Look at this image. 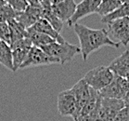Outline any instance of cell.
I'll list each match as a JSON object with an SVG mask.
<instances>
[{"mask_svg":"<svg viewBox=\"0 0 129 121\" xmlns=\"http://www.w3.org/2000/svg\"><path fill=\"white\" fill-rule=\"evenodd\" d=\"M80 42V51L84 62H86L91 53L99 50L102 47L109 46L118 49L120 44L110 38L106 29H92L79 22L73 26Z\"/></svg>","mask_w":129,"mask_h":121,"instance_id":"obj_1","label":"cell"},{"mask_svg":"<svg viewBox=\"0 0 129 121\" xmlns=\"http://www.w3.org/2000/svg\"><path fill=\"white\" fill-rule=\"evenodd\" d=\"M41 50L45 51L48 56L58 60L59 64L61 65H64L65 63L71 62L77 54L81 53L79 47L70 44L67 41L63 43L54 42L45 47H42Z\"/></svg>","mask_w":129,"mask_h":121,"instance_id":"obj_2","label":"cell"},{"mask_svg":"<svg viewBox=\"0 0 129 121\" xmlns=\"http://www.w3.org/2000/svg\"><path fill=\"white\" fill-rule=\"evenodd\" d=\"M113 77L114 74L109 66L100 65L89 70L85 74L84 80L90 88L100 92L111 84Z\"/></svg>","mask_w":129,"mask_h":121,"instance_id":"obj_3","label":"cell"},{"mask_svg":"<svg viewBox=\"0 0 129 121\" xmlns=\"http://www.w3.org/2000/svg\"><path fill=\"white\" fill-rule=\"evenodd\" d=\"M107 24L109 28L107 32L110 38L126 47L129 44V17L116 19Z\"/></svg>","mask_w":129,"mask_h":121,"instance_id":"obj_4","label":"cell"},{"mask_svg":"<svg viewBox=\"0 0 129 121\" xmlns=\"http://www.w3.org/2000/svg\"><path fill=\"white\" fill-rule=\"evenodd\" d=\"M124 107L123 100L101 98L98 110L99 121H113L119 111Z\"/></svg>","mask_w":129,"mask_h":121,"instance_id":"obj_5","label":"cell"},{"mask_svg":"<svg viewBox=\"0 0 129 121\" xmlns=\"http://www.w3.org/2000/svg\"><path fill=\"white\" fill-rule=\"evenodd\" d=\"M42 19V5L39 0H30L24 11L19 13L16 21L25 29L32 27L37 21Z\"/></svg>","mask_w":129,"mask_h":121,"instance_id":"obj_6","label":"cell"},{"mask_svg":"<svg viewBox=\"0 0 129 121\" xmlns=\"http://www.w3.org/2000/svg\"><path fill=\"white\" fill-rule=\"evenodd\" d=\"M128 90L129 83L127 79L114 75L113 80L111 82V84H109L105 89L100 91V94L101 98L123 100Z\"/></svg>","mask_w":129,"mask_h":121,"instance_id":"obj_7","label":"cell"},{"mask_svg":"<svg viewBox=\"0 0 129 121\" xmlns=\"http://www.w3.org/2000/svg\"><path fill=\"white\" fill-rule=\"evenodd\" d=\"M58 112L62 116H72L74 119L77 115V104L72 89L59 92L57 99Z\"/></svg>","mask_w":129,"mask_h":121,"instance_id":"obj_8","label":"cell"},{"mask_svg":"<svg viewBox=\"0 0 129 121\" xmlns=\"http://www.w3.org/2000/svg\"><path fill=\"white\" fill-rule=\"evenodd\" d=\"M56 63L59 64V62L58 60L48 56L40 47L33 46L30 50L28 55H27L26 60L21 65L20 69H25V68L35 67V66H41V65L56 64Z\"/></svg>","mask_w":129,"mask_h":121,"instance_id":"obj_9","label":"cell"},{"mask_svg":"<svg viewBox=\"0 0 129 121\" xmlns=\"http://www.w3.org/2000/svg\"><path fill=\"white\" fill-rule=\"evenodd\" d=\"M102 0H83L81 3L77 5L76 10L73 15V17L67 21L68 25L72 27L77 23L81 19L93 13H97V10Z\"/></svg>","mask_w":129,"mask_h":121,"instance_id":"obj_10","label":"cell"},{"mask_svg":"<svg viewBox=\"0 0 129 121\" xmlns=\"http://www.w3.org/2000/svg\"><path fill=\"white\" fill-rule=\"evenodd\" d=\"M72 91H73L75 100H76L77 104V115L76 117L73 120H75L80 115V112L82 108L85 105V103H87L88 99L90 97V89L91 88L86 84L84 78L80 79L78 82H76L73 86V88H71Z\"/></svg>","mask_w":129,"mask_h":121,"instance_id":"obj_11","label":"cell"},{"mask_svg":"<svg viewBox=\"0 0 129 121\" xmlns=\"http://www.w3.org/2000/svg\"><path fill=\"white\" fill-rule=\"evenodd\" d=\"M76 7L77 4L74 0H63L56 5H52V10L62 22H65L73 17Z\"/></svg>","mask_w":129,"mask_h":121,"instance_id":"obj_12","label":"cell"},{"mask_svg":"<svg viewBox=\"0 0 129 121\" xmlns=\"http://www.w3.org/2000/svg\"><path fill=\"white\" fill-rule=\"evenodd\" d=\"M109 67L116 76L123 78L129 77V50H125L119 57L115 58Z\"/></svg>","mask_w":129,"mask_h":121,"instance_id":"obj_13","label":"cell"},{"mask_svg":"<svg viewBox=\"0 0 129 121\" xmlns=\"http://www.w3.org/2000/svg\"><path fill=\"white\" fill-rule=\"evenodd\" d=\"M42 5V19L47 21L51 24V26L58 33H60L63 26V22L59 20L52 10V4L50 0H43L41 1Z\"/></svg>","mask_w":129,"mask_h":121,"instance_id":"obj_14","label":"cell"},{"mask_svg":"<svg viewBox=\"0 0 129 121\" xmlns=\"http://www.w3.org/2000/svg\"><path fill=\"white\" fill-rule=\"evenodd\" d=\"M31 28L34 29L35 31H37V32L42 33V34H44L46 36H49V37L54 39L58 43H63V42H65V39L60 36V34L57 32L56 30L51 26V24L47 21L44 20V19H40Z\"/></svg>","mask_w":129,"mask_h":121,"instance_id":"obj_15","label":"cell"},{"mask_svg":"<svg viewBox=\"0 0 129 121\" xmlns=\"http://www.w3.org/2000/svg\"><path fill=\"white\" fill-rule=\"evenodd\" d=\"M27 37L31 40L34 47H40V49L48 44L56 42L54 39L51 38V37L46 36V35L42 34V33L35 31L31 27L27 29Z\"/></svg>","mask_w":129,"mask_h":121,"instance_id":"obj_16","label":"cell"},{"mask_svg":"<svg viewBox=\"0 0 129 121\" xmlns=\"http://www.w3.org/2000/svg\"><path fill=\"white\" fill-rule=\"evenodd\" d=\"M10 33V44L27 37V29H25L21 23H19L16 19L8 22Z\"/></svg>","mask_w":129,"mask_h":121,"instance_id":"obj_17","label":"cell"},{"mask_svg":"<svg viewBox=\"0 0 129 121\" xmlns=\"http://www.w3.org/2000/svg\"><path fill=\"white\" fill-rule=\"evenodd\" d=\"M0 63L13 72L11 47L4 41H0Z\"/></svg>","mask_w":129,"mask_h":121,"instance_id":"obj_18","label":"cell"},{"mask_svg":"<svg viewBox=\"0 0 129 121\" xmlns=\"http://www.w3.org/2000/svg\"><path fill=\"white\" fill-rule=\"evenodd\" d=\"M124 17H129V1L123 3L112 13L102 17L101 21L103 23H109L110 21H114L116 19L124 18Z\"/></svg>","mask_w":129,"mask_h":121,"instance_id":"obj_19","label":"cell"},{"mask_svg":"<svg viewBox=\"0 0 129 121\" xmlns=\"http://www.w3.org/2000/svg\"><path fill=\"white\" fill-rule=\"evenodd\" d=\"M122 4L123 3L121 0H102V2L100 3V7L97 10V13L100 15L102 18L104 16H107V15L112 13Z\"/></svg>","mask_w":129,"mask_h":121,"instance_id":"obj_20","label":"cell"},{"mask_svg":"<svg viewBox=\"0 0 129 121\" xmlns=\"http://www.w3.org/2000/svg\"><path fill=\"white\" fill-rule=\"evenodd\" d=\"M31 49H15L12 50V62H13V72H17L21 65L26 60L27 55Z\"/></svg>","mask_w":129,"mask_h":121,"instance_id":"obj_21","label":"cell"},{"mask_svg":"<svg viewBox=\"0 0 129 121\" xmlns=\"http://www.w3.org/2000/svg\"><path fill=\"white\" fill-rule=\"evenodd\" d=\"M19 12L15 11L9 5H5L3 7H0V22L8 23L9 21L15 20L18 17Z\"/></svg>","mask_w":129,"mask_h":121,"instance_id":"obj_22","label":"cell"},{"mask_svg":"<svg viewBox=\"0 0 129 121\" xmlns=\"http://www.w3.org/2000/svg\"><path fill=\"white\" fill-rule=\"evenodd\" d=\"M5 2L19 13L24 11L28 7V2L26 0H5Z\"/></svg>","mask_w":129,"mask_h":121,"instance_id":"obj_23","label":"cell"},{"mask_svg":"<svg viewBox=\"0 0 129 121\" xmlns=\"http://www.w3.org/2000/svg\"><path fill=\"white\" fill-rule=\"evenodd\" d=\"M0 40L10 45V33L8 23L0 22Z\"/></svg>","mask_w":129,"mask_h":121,"instance_id":"obj_24","label":"cell"},{"mask_svg":"<svg viewBox=\"0 0 129 121\" xmlns=\"http://www.w3.org/2000/svg\"><path fill=\"white\" fill-rule=\"evenodd\" d=\"M113 121H129V107H123L120 110Z\"/></svg>","mask_w":129,"mask_h":121,"instance_id":"obj_25","label":"cell"},{"mask_svg":"<svg viewBox=\"0 0 129 121\" xmlns=\"http://www.w3.org/2000/svg\"><path fill=\"white\" fill-rule=\"evenodd\" d=\"M74 121H99L97 117L94 116H84V117H78Z\"/></svg>","mask_w":129,"mask_h":121,"instance_id":"obj_26","label":"cell"},{"mask_svg":"<svg viewBox=\"0 0 129 121\" xmlns=\"http://www.w3.org/2000/svg\"><path fill=\"white\" fill-rule=\"evenodd\" d=\"M123 103H124V107H129V90L126 93L125 97L123 98Z\"/></svg>","mask_w":129,"mask_h":121,"instance_id":"obj_27","label":"cell"},{"mask_svg":"<svg viewBox=\"0 0 129 121\" xmlns=\"http://www.w3.org/2000/svg\"><path fill=\"white\" fill-rule=\"evenodd\" d=\"M50 1H51V4H52V5H56V4L61 2L63 0H50Z\"/></svg>","mask_w":129,"mask_h":121,"instance_id":"obj_28","label":"cell"},{"mask_svg":"<svg viewBox=\"0 0 129 121\" xmlns=\"http://www.w3.org/2000/svg\"><path fill=\"white\" fill-rule=\"evenodd\" d=\"M6 5V2H5V0H0V7H3Z\"/></svg>","mask_w":129,"mask_h":121,"instance_id":"obj_29","label":"cell"},{"mask_svg":"<svg viewBox=\"0 0 129 121\" xmlns=\"http://www.w3.org/2000/svg\"><path fill=\"white\" fill-rule=\"evenodd\" d=\"M121 1H122V3H124V2H127L129 0H121Z\"/></svg>","mask_w":129,"mask_h":121,"instance_id":"obj_30","label":"cell"},{"mask_svg":"<svg viewBox=\"0 0 129 121\" xmlns=\"http://www.w3.org/2000/svg\"><path fill=\"white\" fill-rule=\"evenodd\" d=\"M126 79H127V81H128V83H129V77H127V78H126Z\"/></svg>","mask_w":129,"mask_h":121,"instance_id":"obj_31","label":"cell"},{"mask_svg":"<svg viewBox=\"0 0 129 121\" xmlns=\"http://www.w3.org/2000/svg\"><path fill=\"white\" fill-rule=\"evenodd\" d=\"M26 1H27V2H28V3H29V1H30V0H26Z\"/></svg>","mask_w":129,"mask_h":121,"instance_id":"obj_32","label":"cell"},{"mask_svg":"<svg viewBox=\"0 0 129 121\" xmlns=\"http://www.w3.org/2000/svg\"><path fill=\"white\" fill-rule=\"evenodd\" d=\"M39 1H40V2H41V1H43V0H39Z\"/></svg>","mask_w":129,"mask_h":121,"instance_id":"obj_33","label":"cell"},{"mask_svg":"<svg viewBox=\"0 0 129 121\" xmlns=\"http://www.w3.org/2000/svg\"><path fill=\"white\" fill-rule=\"evenodd\" d=\"M0 41H1V40H0Z\"/></svg>","mask_w":129,"mask_h":121,"instance_id":"obj_34","label":"cell"}]
</instances>
